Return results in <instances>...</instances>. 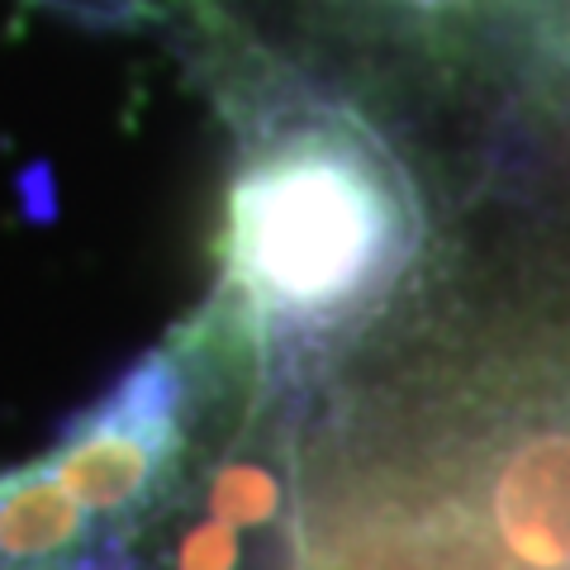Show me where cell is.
<instances>
[{
    "label": "cell",
    "mask_w": 570,
    "mask_h": 570,
    "mask_svg": "<svg viewBox=\"0 0 570 570\" xmlns=\"http://www.w3.org/2000/svg\"><path fill=\"white\" fill-rule=\"evenodd\" d=\"M190 48L228 124L219 281L200 309L253 362L262 414L291 419L423 272L433 200L362 100L205 14Z\"/></svg>",
    "instance_id": "obj_1"
},
{
    "label": "cell",
    "mask_w": 570,
    "mask_h": 570,
    "mask_svg": "<svg viewBox=\"0 0 570 570\" xmlns=\"http://www.w3.org/2000/svg\"><path fill=\"white\" fill-rule=\"evenodd\" d=\"M566 10L570 0H190V14L362 100L400 142L466 115Z\"/></svg>",
    "instance_id": "obj_2"
},
{
    "label": "cell",
    "mask_w": 570,
    "mask_h": 570,
    "mask_svg": "<svg viewBox=\"0 0 570 570\" xmlns=\"http://www.w3.org/2000/svg\"><path fill=\"white\" fill-rule=\"evenodd\" d=\"M200 423V385L171 337L71 414L43 461L96 513L115 547L186 480Z\"/></svg>",
    "instance_id": "obj_3"
},
{
    "label": "cell",
    "mask_w": 570,
    "mask_h": 570,
    "mask_svg": "<svg viewBox=\"0 0 570 570\" xmlns=\"http://www.w3.org/2000/svg\"><path fill=\"white\" fill-rule=\"evenodd\" d=\"M428 142L433 153H461L456 209L570 224V10L485 100Z\"/></svg>",
    "instance_id": "obj_4"
},
{
    "label": "cell",
    "mask_w": 570,
    "mask_h": 570,
    "mask_svg": "<svg viewBox=\"0 0 570 570\" xmlns=\"http://www.w3.org/2000/svg\"><path fill=\"white\" fill-rule=\"evenodd\" d=\"M58 14H71L81 24H96V29H124V24H138L142 20V0H43Z\"/></svg>",
    "instance_id": "obj_5"
}]
</instances>
